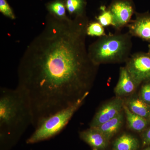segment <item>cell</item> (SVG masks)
Here are the masks:
<instances>
[{
    "instance_id": "277c9868",
    "label": "cell",
    "mask_w": 150,
    "mask_h": 150,
    "mask_svg": "<svg viewBox=\"0 0 150 150\" xmlns=\"http://www.w3.org/2000/svg\"><path fill=\"white\" fill-rule=\"evenodd\" d=\"M89 93L86 94L72 105L56 112L44 120L35 129L26 141L28 144H33L51 139L63 130L75 112L81 106Z\"/></svg>"
},
{
    "instance_id": "3957f363",
    "label": "cell",
    "mask_w": 150,
    "mask_h": 150,
    "mask_svg": "<svg viewBox=\"0 0 150 150\" xmlns=\"http://www.w3.org/2000/svg\"><path fill=\"white\" fill-rule=\"evenodd\" d=\"M132 36L129 33L105 35L88 48L89 56L96 65L127 62L133 47Z\"/></svg>"
},
{
    "instance_id": "5b68a950",
    "label": "cell",
    "mask_w": 150,
    "mask_h": 150,
    "mask_svg": "<svg viewBox=\"0 0 150 150\" xmlns=\"http://www.w3.org/2000/svg\"><path fill=\"white\" fill-rule=\"evenodd\" d=\"M126 68L138 86L150 81V55L139 52L131 55L126 62Z\"/></svg>"
},
{
    "instance_id": "9c48e42d",
    "label": "cell",
    "mask_w": 150,
    "mask_h": 150,
    "mask_svg": "<svg viewBox=\"0 0 150 150\" xmlns=\"http://www.w3.org/2000/svg\"><path fill=\"white\" fill-rule=\"evenodd\" d=\"M79 136L83 141L90 146L92 150H104L109 143V140L94 127L81 131Z\"/></svg>"
},
{
    "instance_id": "5bb4252c",
    "label": "cell",
    "mask_w": 150,
    "mask_h": 150,
    "mask_svg": "<svg viewBox=\"0 0 150 150\" xmlns=\"http://www.w3.org/2000/svg\"><path fill=\"white\" fill-rule=\"evenodd\" d=\"M139 143L137 138L129 134H124L118 138L113 144V150H137Z\"/></svg>"
},
{
    "instance_id": "ba28073f",
    "label": "cell",
    "mask_w": 150,
    "mask_h": 150,
    "mask_svg": "<svg viewBox=\"0 0 150 150\" xmlns=\"http://www.w3.org/2000/svg\"><path fill=\"white\" fill-rule=\"evenodd\" d=\"M128 26L129 33L132 36L150 42V14L137 13L136 18Z\"/></svg>"
},
{
    "instance_id": "ffe728a7",
    "label": "cell",
    "mask_w": 150,
    "mask_h": 150,
    "mask_svg": "<svg viewBox=\"0 0 150 150\" xmlns=\"http://www.w3.org/2000/svg\"><path fill=\"white\" fill-rule=\"evenodd\" d=\"M145 103L150 105V82H146L142 86L140 91V97Z\"/></svg>"
},
{
    "instance_id": "8fae6325",
    "label": "cell",
    "mask_w": 150,
    "mask_h": 150,
    "mask_svg": "<svg viewBox=\"0 0 150 150\" xmlns=\"http://www.w3.org/2000/svg\"><path fill=\"white\" fill-rule=\"evenodd\" d=\"M123 121L122 112L114 118L97 127H94L110 140L120 130Z\"/></svg>"
},
{
    "instance_id": "4fadbf2b",
    "label": "cell",
    "mask_w": 150,
    "mask_h": 150,
    "mask_svg": "<svg viewBox=\"0 0 150 150\" xmlns=\"http://www.w3.org/2000/svg\"><path fill=\"white\" fill-rule=\"evenodd\" d=\"M123 110L130 129L137 132H141L146 129L148 124V120L131 112L125 103L123 105Z\"/></svg>"
},
{
    "instance_id": "e0dca14e",
    "label": "cell",
    "mask_w": 150,
    "mask_h": 150,
    "mask_svg": "<svg viewBox=\"0 0 150 150\" xmlns=\"http://www.w3.org/2000/svg\"><path fill=\"white\" fill-rule=\"evenodd\" d=\"M86 33L87 35L99 37L106 35L104 27L98 21L89 23L87 28Z\"/></svg>"
},
{
    "instance_id": "7402d4cb",
    "label": "cell",
    "mask_w": 150,
    "mask_h": 150,
    "mask_svg": "<svg viewBox=\"0 0 150 150\" xmlns=\"http://www.w3.org/2000/svg\"><path fill=\"white\" fill-rule=\"evenodd\" d=\"M148 53H149L150 55V43L149 45V50H148Z\"/></svg>"
},
{
    "instance_id": "52a82bcc",
    "label": "cell",
    "mask_w": 150,
    "mask_h": 150,
    "mask_svg": "<svg viewBox=\"0 0 150 150\" xmlns=\"http://www.w3.org/2000/svg\"><path fill=\"white\" fill-rule=\"evenodd\" d=\"M124 101L117 97L103 105L96 112L90 123V127H96L114 118L123 110Z\"/></svg>"
},
{
    "instance_id": "ac0fdd59",
    "label": "cell",
    "mask_w": 150,
    "mask_h": 150,
    "mask_svg": "<svg viewBox=\"0 0 150 150\" xmlns=\"http://www.w3.org/2000/svg\"><path fill=\"white\" fill-rule=\"evenodd\" d=\"M101 13L98 16L97 19L103 27L113 25V18L112 14L109 9H105L104 6H101Z\"/></svg>"
},
{
    "instance_id": "44dd1931",
    "label": "cell",
    "mask_w": 150,
    "mask_h": 150,
    "mask_svg": "<svg viewBox=\"0 0 150 150\" xmlns=\"http://www.w3.org/2000/svg\"><path fill=\"white\" fill-rule=\"evenodd\" d=\"M142 137L144 144L150 145V127L144 131L142 134Z\"/></svg>"
},
{
    "instance_id": "8992f818",
    "label": "cell",
    "mask_w": 150,
    "mask_h": 150,
    "mask_svg": "<svg viewBox=\"0 0 150 150\" xmlns=\"http://www.w3.org/2000/svg\"><path fill=\"white\" fill-rule=\"evenodd\" d=\"M113 18V26L120 29L128 26L134 13V8L129 0H118L112 3L109 8Z\"/></svg>"
},
{
    "instance_id": "6da1fadb",
    "label": "cell",
    "mask_w": 150,
    "mask_h": 150,
    "mask_svg": "<svg viewBox=\"0 0 150 150\" xmlns=\"http://www.w3.org/2000/svg\"><path fill=\"white\" fill-rule=\"evenodd\" d=\"M89 23L86 15L61 20L49 14L23 54L17 87L29 100L35 129L89 93L98 66L86 44Z\"/></svg>"
},
{
    "instance_id": "603a6c76",
    "label": "cell",
    "mask_w": 150,
    "mask_h": 150,
    "mask_svg": "<svg viewBox=\"0 0 150 150\" xmlns=\"http://www.w3.org/2000/svg\"><path fill=\"white\" fill-rule=\"evenodd\" d=\"M144 150H150V147L147 148V149H145Z\"/></svg>"
},
{
    "instance_id": "d6986e66",
    "label": "cell",
    "mask_w": 150,
    "mask_h": 150,
    "mask_svg": "<svg viewBox=\"0 0 150 150\" xmlns=\"http://www.w3.org/2000/svg\"><path fill=\"white\" fill-rule=\"evenodd\" d=\"M0 12L5 16L11 20H15L16 16L6 0H0Z\"/></svg>"
},
{
    "instance_id": "7c38bea8",
    "label": "cell",
    "mask_w": 150,
    "mask_h": 150,
    "mask_svg": "<svg viewBox=\"0 0 150 150\" xmlns=\"http://www.w3.org/2000/svg\"><path fill=\"white\" fill-rule=\"evenodd\" d=\"M125 104L131 112L147 120L150 119V105L143 101L140 97H131Z\"/></svg>"
},
{
    "instance_id": "2e32d148",
    "label": "cell",
    "mask_w": 150,
    "mask_h": 150,
    "mask_svg": "<svg viewBox=\"0 0 150 150\" xmlns=\"http://www.w3.org/2000/svg\"><path fill=\"white\" fill-rule=\"evenodd\" d=\"M66 8L71 16L74 17L85 15L86 0H64Z\"/></svg>"
},
{
    "instance_id": "7a4b0ae2",
    "label": "cell",
    "mask_w": 150,
    "mask_h": 150,
    "mask_svg": "<svg viewBox=\"0 0 150 150\" xmlns=\"http://www.w3.org/2000/svg\"><path fill=\"white\" fill-rule=\"evenodd\" d=\"M33 122L27 96L21 89H0L1 150H9L16 144Z\"/></svg>"
},
{
    "instance_id": "30bf717a",
    "label": "cell",
    "mask_w": 150,
    "mask_h": 150,
    "mask_svg": "<svg viewBox=\"0 0 150 150\" xmlns=\"http://www.w3.org/2000/svg\"><path fill=\"white\" fill-rule=\"evenodd\" d=\"M126 67H121L119 79L114 91L118 96L128 95L133 93L137 87Z\"/></svg>"
},
{
    "instance_id": "9a60e30c",
    "label": "cell",
    "mask_w": 150,
    "mask_h": 150,
    "mask_svg": "<svg viewBox=\"0 0 150 150\" xmlns=\"http://www.w3.org/2000/svg\"><path fill=\"white\" fill-rule=\"evenodd\" d=\"M49 14L59 19L64 20L69 17L67 14V8L64 0H55L46 4Z\"/></svg>"
}]
</instances>
